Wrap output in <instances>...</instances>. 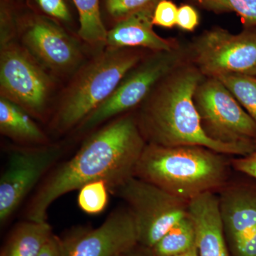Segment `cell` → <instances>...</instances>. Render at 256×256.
I'll list each match as a JSON object with an SVG mask.
<instances>
[{"mask_svg": "<svg viewBox=\"0 0 256 256\" xmlns=\"http://www.w3.org/2000/svg\"><path fill=\"white\" fill-rule=\"evenodd\" d=\"M28 114L14 102L0 98V131L15 141L44 146L47 138Z\"/></svg>", "mask_w": 256, "mask_h": 256, "instance_id": "cell-16", "label": "cell"}, {"mask_svg": "<svg viewBox=\"0 0 256 256\" xmlns=\"http://www.w3.org/2000/svg\"><path fill=\"white\" fill-rule=\"evenodd\" d=\"M188 60L205 77H256V28L234 34L214 28L197 37L188 48Z\"/></svg>", "mask_w": 256, "mask_h": 256, "instance_id": "cell-8", "label": "cell"}, {"mask_svg": "<svg viewBox=\"0 0 256 256\" xmlns=\"http://www.w3.org/2000/svg\"><path fill=\"white\" fill-rule=\"evenodd\" d=\"M218 194L224 232L232 254L256 232V185L229 182Z\"/></svg>", "mask_w": 256, "mask_h": 256, "instance_id": "cell-13", "label": "cell"}, {"mask_svg": "<svg viewBox=\"0 0 256 256\" xmlns=\"http://www.w3.org/2000/svg\"><path fill=\"white\" fill-rule=\"evenodd\" d=\"M196 248V232L190 217H185L150 249L154 256H176Z\"/></svg>", "mask_w": 256, "mask_h": 256, "instance_id": "cell-18", "label": "cell"}, {"mask_svg": "<svg viewBox=\"0 0 256 256\" xmlns=\"http://www.w3.org/2000/svg\"><path fill=\"white\" fill-rule=\"evenodd\" d=\"M188 215L194 225L198 256H232L216 193L205 194L190 202Z\"/></svg>", "mask_w": 256, "mask_h": 256, "instance_id": "cell-14", "label": "cell"}, {"mask_svg": "<svg viewBox=\"0 0 256 256\" xmlns=\"http://www.w3.org/2000/svg\"><path fill=\"white\" fill-rule=\"evenodd\" d=\"M128 205L137 228L138 244L152 249L180 220L188 216L190 202L132 176L112 190Z\"/></svg>", "mask_w": 256, "mask_h": 256, "instance_id": "cell-6", "label": "cell"}, {"mask_svg": "<svg viewBox=\"0 0 256 256\" xmlns=\"http://www.w3.org/2000/svg\"><path fill=\"white\" fill-rule=\"evenodd\" d=\"M143 58L138 48H108L85 66L60 100L54 119L56 130L63 133L78 128Z\"/></svg>", "mask_w": 256, "mask_h": 256, "instance_id": "cell-4", "label": "cell"}, {"mask_svg": "<svg viewBox=\"0 0 256 256\" xmlns=\"http://www.w3.org/2000/svg\"><path fill=\"white\" fill-rule=\"evenodd\" d=\"M53 234L48 222L26 220L10 234L1 256H38Z\"/></svg>", "mask_w": 256, "mask_h": 256, "instance_id": "cell-17", "label": "cell"}, {"mask_svg": "<svg viewBox=\"0 0 256 256\" xmlns=\"http://www.w3.org/2000/svg\"><path fill=\"white\" fill-rule=\"evenodd\" d=\"M146 144L134 116L126 114L100 128L42 181L26 208V220L48 222L52 204L88 184L104 181L110 192L117 188L134 176Z\"/></svg>", "mask_w": 256, "mask_h": 256, "instance_id": "cell-1", "label": "cell"}, {"mask_svg": "<svg viewBox=\"0 0 256 256\" xmlns=\"http://www.w3.org/2000/svg\"><path fill=\"white\" fill-rule=\"evenodd\" d=\"M188 60V48L181 45L172 50L154 52L150 56L143 58L124 77L109 98L77 129L80 132L92 130L143 104L165 77Z\"/></svg>", "mask_w": 256, "mask_h": 256, "instance_id": "cell-5", "label": "cell"}, {"mask_svg": "<svg viewBox=\"0 0 256 256\" xmlns=\"http://www.w3.org/2000/svg\"><path fill=\"white\" fill-rule=\"evenodd\" d=\"M109 192L110 188L106 182L88 184L79 190L78 206L88 214H99L108 204Z\"/></svg>", "mask_w": 256, "mask_h": 256, "instance_id": "cell-22", "label": "cell"}, {"mask_svg": "<svg viewBox=\"0 0 256 256\" xmlns=\"http://www.w3.org/2000/svg\"><path fill=\"white\" fill-rule=\"evenodd\" d=\"M80 16L78 34L92 46L106 45L108 32L102 22L99 0H73Z\"/></svg>", "mask_w": 256, "mask_h": 256, "instance_id": "cell-19", "label": "cell"}, {"mask_svg": "<svg viewBox=\"0 0 256 256\" xmlns=\"http://www.w3.org/2000/svg\"><path fill=\"white\" fill-rule=\"evenodd\" d=\"M216 78L223 82L256 124V77L234 74Z\"/></svg>", "mask_w": 256, "mask_h": 256, "instance_id": "cell-20", "label": "cell"}, {"mask_svg": "<svg viewBox=\"0 0 256 256\" xmlns=\"http://www.w3.org/2000/svg\"><path fill=\"white\" fill-rule=\"evenodd\" d=\"M62 156L58 146L21 149L12 153L0 178V224L4 226Z\"/></svg>", "mask_w": 256, "mask_h": 256, "instance_id": "cell-10", "label": "cell"}, {"mask_svg": "<svg viewBox=\"0 0 256 256\" xmlns=\"http://www.w3.org/2000/svg\"><path fill=\"white\" fill-rule=\"evenodd\" d=\"M204 131L217 142L255 146L256 124L220 79L205 77L195 92Z\"/></svg>", "mask_w": 256, "mask_h": 256, "instance_id": "cell-7", "label": "cell"}, {"mask_svg": "<svg viewBox=\"0 0 256 256\" xmlns=\"http://www.w3.org/2000/svg\"><path fill=\"white\" fill-rule=\"evenodd\" d=\"M201 8L217 13H235L246 28H256V0H192Z\"/></svg>", "mask_w": 256, "mask_h": 256, "instance_id": "cell-21", "label": "cell"}, {"mask_svg": "<svg viewBox=\"0 0 256 256\" xmlns=\"http://www.w3.org/2000/svg\"><path fill=\"white\" fill-rule=\"evenodd\" d=\"M22 40L36 60L56 73L72 72L82 60L76 42L47 18H36L30 21L24 28Z\"/></svg>", "mask_w": 256, "mask_h": 256, "instance_id": "cell-12", "label": "cell"}, {"mask_svg": "<svg viewBox=\"0 0 256 256\" xmlns=\"http://www.w3.org/2000/svg\"><path fill=\"white\" fill-rule=\"evenodd\" d=\"M160 0H106V9L118 22L146 10H154Z\"/></svg>", "mask_w": 256, "mask_h": 256, "instance_id": "cell-23", "label": "cell"}, {"mask_svg": "<svg viewBox=\"0 0 256 256\" xmlns=\"http://www.w3.org/2000/svg\"><path fill=\"white\" fill-rule=\"evenodd\" d=\"M53 82L36 58L12 41L1 44V98L30 114L42 117L48 106Z\"/></svg>", "mask_w": 256, "mask_h": 256, "instance_id": "cell-9", "label": "cell"}, {"mask_svg": "<svg viewBox=\"0 0 256 256\" xmlns=\"http://www.w3.org/2000/svg\"><path fill=\"white\" fill-rule=\"evenodd\" d=\"M204 78L188 60L156 86L136 117L146 143L205 146L227 156L250 154L256 146L222 144L210 139L204 131L194 97Z\"/></svg>", "mask_w": 256, "mask_h": 256, "instance_id": "cell-2", "label": "cell"}, {"mask_svg": "<svg viewBox=\"0 0 256 256\" xmlns=\"http://www.w3.org/2000/svg\"><path fill=\"white\" fill-rule=\"evenodd\" d=\"M154 10L141 12L118 22L108 32L106 45L111 48H142L154 52L172 50L180 46L175 40L162 38L154 32Z\"/></svg>", "mask_w": 256, "mask_h": 256, "instance_id": "cell-15", "label": "cell"}, {"mask_svg": "<svg viewBox=\"0 0 256 256\" xmlns=\"http://www.w3.org/2000/svg\"><path fill=\"white\" fill-rule=\"evenodd\" d=\"M176 256H198V252H197L196 247L192 249L190 252H185V254H181Z\"/></svg>", "mask_w": 256, "mask_h": 256, "instance_id": "cell-30", "label": "cell"}, {"mask_svg": "<svg viewBox=\"0 0 256 256\" xmlns=\"http://www.w3.org/2000/svg\"><path fill=\"white\" fill-rule=\"evenodd\" d=\"M232 168L242 174L256 180V143L254 150L246 156L230 160Z\"/></svg>", "mask_w": 256, "mask_h": 256, "instance_id": "cell-27", "label": "cell"}, {"mask_svg": "<svg viewBox=\"0 0 256 256\" xmlns=\"http://www.w3.org/2000/svg\"><path fill=\"white\" fill-rule=\"evenodd\" d=\"M232 161L205 146L146 144L134 176L190 202L218 193L229 182Z\"/></svg>", "mask_w": 256, "mask_h": 256, "instance_id": "cell-3", "label": "cell"}, {"mask_svg": "<svg viewBox=\"0 0 256 256\" xmlns=\"http://www.w3.org/2000/svg\"><path fill=\"white\" fill-rule=\"evenodd\" d=\"M38 256H64L62 239L53 234L45 244Z\"/></svg>", "mask_w": 256, "mask_h": 256, "instance_id": "cell-28", "label": "cell"}, {"mask_svg": "<svg viewBox=\"0 0 256 256\" xmlns=\"http://www.w3.org/2000/svg\"><path fill=\"white\" fill-rule=\"evenodd\" d=\"M62 242L64 256H118L139 244L128 207L114 210L98 228L76 232Z\"/></svg>", "mask_w": 256, "mask_h": 256, "instance_id": "cell-11", "label": "cell"}, {"mask_svg": "<svg viewBox=\"0 0 256 256\" xmlns=\"http://www.w3.org/2000/svg\"><path fill=\"white\" fill-rule=\"evenodd\" d=\"M41 9L52 18L68 22L70 14L64 0H36Z\"/></svg>", "mask_w": 256, "mask_h": 256, "instance_id": "cell-26", "label": "cell"}, {"mask_svg": "<svg viewBox=\"0 0 256 256\" xmlns=\"http://www.w3.org/2000/svg\"><path fill=\"white\" fill-rule=\"evenodd\" d=\"M178 8L170 0H160L152 16L154 26L165 28H172L176 26Z\"/></svg>", "mask_w": 256, "mask_h": 256, "instance_id": "cell-24", "label": "cell"}, {"mask_svg": "<svg viewBox=\"0 0 256 256\" xmlns=\"http://www.w3.org/2000/svg\"><path fill=\"white\" fill-rule=\"evenodd\" d=\"M200 23L198 11L193 6L183 4L178 9L176 26L184 32L195 31Z\"/></svg>", "mask_w": 256, "mask_h": 256, "instance_id": "cell-25", "label": "cell"}, {"mask_svg": "<svg viewBox=\"0 0 256 256\" xmlns=\"http://www.w3.org/2000/svg\"><path fill=\"white\" fill-rule=\"evenodd\" d=\"M118 256H154V255L150 249L146 248L138 244L136 246Z\"/></svg>", "mask_w": 256, "mask_h": 256, "instance_id": "cell-29", "label": "cell"}]
</instances>
